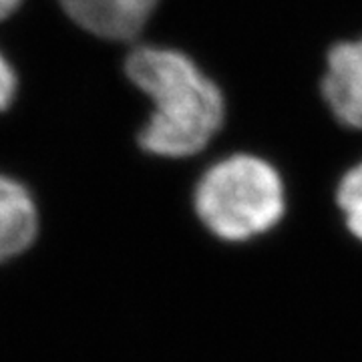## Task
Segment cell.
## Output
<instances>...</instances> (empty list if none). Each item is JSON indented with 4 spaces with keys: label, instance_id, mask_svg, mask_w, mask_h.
Segmentation results:
<instances>
[{
    "label": "cell",
    "instance_id": "cell-2",
    "mask_svg": "<svg viewBox=\"0 0 362 362\" xmlns=\"http://www.w3.org/2000/svg\"><path fill=\"white\" fill-rule=\"evenodd\" d=\"M284 183L268 161L256 156L221 159L195 187V211L211 233L242 242L268 232L284 216Z\"/></svg>",
    "mask_w": 362,
    "mask_h": 362
},
{
    "label": "cell",
    "instance_id": "cell-6",
    "mask_svg": "<svg viewBox=\"0 0 362 362\" xmlns=\"http://www.w3.org/2000/svg\"><path fill=\"white\" fill-rule=\"evenodd\" d=\"M337 199L350 233L362 240V163L354 165L340 180Z\"/></svg>",
    "mask_w": 362,
    "mask_h": 362
},
{
    "label": "cell",
    "instance_id": "cell-5",
    "mask_svg": "<svg viewBox=\"0 0 362 362\" xmlns=\"http://www.w3.org/2000/svg\"><path fill=\"white\" fill-rule=\"evenodd\" d=\"M39 233V214L23 183L0 173V264L21 256Z\"/></svg>",
    "mask_w": 362,
    "mask_h": 362
},
{
    "label": "cell",
    "instance_id": "cell-8",
    "mask_svg": "<svg viewBox=\"0 0 362 362\" xmlns=\"http://www.w3.org/2000/svg\"><path fill=\"white\" fill-rule=\"evenodd\" d=\"M23 0H0V21L8 18L21 6Z\"/></svg>",
    "mask_w": 362,
    "mask_h": 362
},
{
    "label": "cell",
    "instance_id": "cell-3",
    "mask_svg": "<svg viewBox=\"0 0 362 362\" xmlns=\"http://www.w3.org/2000/svg\"><path fill=\"white\" fill-rule=\"evenodd\" d=\"M81 28L107 40L135 39L159 0H59Z\"/></svg>",
    "mask_w": 362,
    "mask_h": 362
},
{
    "label": "cell",
    "instance_id": "cell-4",
    "mask_svg": "<svg viewBox=\"0 0 362 362\" xmlns=\"http://www.w3.org/2000/svg\"><path fill=\"white\" fill-rule=\"evenodd\" d=\"M322 93L340 123L362 131V39L338 42L330 49Z\"/></svg>",
    "mask_w": 362,
    "mask_h": 362
},
{
    "label": "cell",
    "instance_id": "cell-7",
    "mask_svg": "<svg viewBox=\"0 0 362 362\" xmlns=\"http://www.w3.org/2000/svg\"><path fill=\"white\" fill-rule=\"evenodd\" d=\"M14 95H16V75L11 63L0 52V111H4L13 103Z\"/></svg>",
    "mask_w": 362,
    "mask_h": 362
},
{
    "label": "cell",
    "instance_id": "cell-1",
    "mask_svg": "<svg viewBox=\"0 0 362 362\" xmlns=\"http://www.w3.org/2000/svg\"><path fill=\"white\" fill-rule=\"evenodd\" d=\"M131 83L153 103V113L139 133L147 153L192 157L206 149L226 121L220 87L180 51L139 47L125 63Z\"/></svg>",
    "mask_w": 362,
    "mask_h": 362
}]
</instances>
